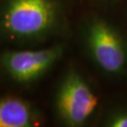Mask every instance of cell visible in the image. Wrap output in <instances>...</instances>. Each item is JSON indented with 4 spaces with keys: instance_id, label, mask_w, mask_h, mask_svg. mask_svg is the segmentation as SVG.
<instances>
[{
    "instance_id": "obj_3",
    "label": "cell",
    "mask_w": 127,
    "mask_h": 127,
    "mask_svg": "<svg viewBox=\"0 0 127 127\" xmlns=\"http://www.w3.org/2000/svg\"><path fill=\"white\" fill-rule=\"evenodd\" d=\"M98 105V99L85 79L76 72H70L60 83L56 96L59 119L69 126H82Z\"/></svg>"
},
{
    "instance_id": "obj_2",
    "label": "cell",
    "mask_w": 127,
    "mask_h": 127,
    "mask_svg": "<svg viewBox=\"0 0 127 127\" xmlns=\"http://www.w3.org/2000/svg\"><path fill=\"white\" fill-rule=\"evenodd\" d=\"M85 41L91 59L109 74H121L127 69V44L117 29L103 19L88 24Z\"/></svg>"
},
{
    "instance_id": "obj_1",
    "label": "cell",
    "mask_w": 127,
    "mask_h": 127,
    "mask_svg": "<svg viewBox=\"0 0 127 127\" xmlns=\"http://www.w3.org/2000/svg\"><path fill=\"white\" fill-rule=\"evenodd\" d=\"M59 18L56 0H7L0 16V28L12 40H38L54 31Z\"/></svg>"
},
{
    "instance_id": "obj_5",
    "label": "cell",
    "mask_w": 127,
    "mask_h": 127,
    "mask_svg": "<svg viewBox=\"0 0 127 127\" xmlns=\"http://www.w3.org/2000/svg\"><path fill=\"white\" fill-rule=\"evenodd\" d=\"M36 123L35 114L25 101L17 98L0 100V127H29Z\"/></svg>"
},
{
    "instance_id": "obj_6",
    "label": "cell",
    "mask_w": 127,
    "mask_h": 127,
    "mask_svg": "<svg viewBox=\"0 0 127 127\" xmlns=\"http://www.w3.org/2000/svg\"><path fill=\"white\" fill-rule=\"evenodd\" d=\"M105 125L109 127H127V110L116 111L109 115Z\"/></svg>"
},
{
    "instance_id": "obj_4",
    "label": "cell",
    "mask_w": 127,
    "mask_h": 127,
    "mask_svg": "<svg viewBox=\"0 0 127 127\" xmlns=\"http://www.w3.org/2000/svg\"><path fill=\"white\" fill-rule=\"evenodd\" d=\"M62 56V47L34 51H13L2 57V65L14 80L27 83L42 76Z\"/></svg>"
}]
</instances>
